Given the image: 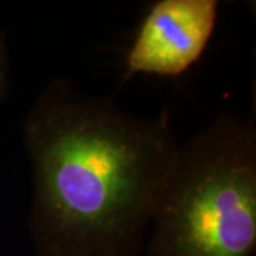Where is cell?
Segmentation results:
<instances>
[{
    "instance_id": "cell-1",
    "label": "cell",
    "mask_w": 256,
    "mask_h": 256,
    "mask_svg": "<svg viewBox=\"0 0 256 256\" xmlns=\"http://www.w3.org/2000/svg\"><path fill=\"white\" fill-rule=\"evenodd\" d=\"M33 170L30 230L40 256H136L178 152L171 117L50 82L23 122Z\"/></svg>"
},
{
    "instance_id": "cell-2",
    "label": "cell",
    "mask_w": 256,
    "mask_h": 256,
    "mask_svg": "<svg viewBox=\"0 0 256 256\" xmlns=\"http://www.w3.org/2000/svg\"><path fill=\"white\" fill-rule=\"evenodd\" d=\"M146 256H252L255 118L224 116L180 144L152 216Z\"/></svg>"
},
{
    "instance_id": "cell-3",
    "label": "cell",
    "mask_w": 256,
    "mask_h": 256,
    "mask_svg": "<svg viewBox=\"0 0 256 256\" xmlns=\"http://www.w3.org/2000/svg\"><path fill=\"white\" fill-rule=\"evenodd\" d=\"M216 0H156L142 16L124 58L132 76L178 77L201 58L215 33Z\"/></svg>"
},
{
    "instance_id": "cell-4",
    "label": "cell",
    "mask_w": 256,
    "mask_h": 256,
    "mask_svg": "<svg viewBox=\"0 0 256 256\" xmlns=\"http://www.w3.org/2000/svg\"><path fill=\"white\" fill-rule=\"evenodd\" d=\"M8 77H9V58L8 50L3 37L0 36V101L4 97V92L8 88Z\"/></svg>"
}]
</instances>
